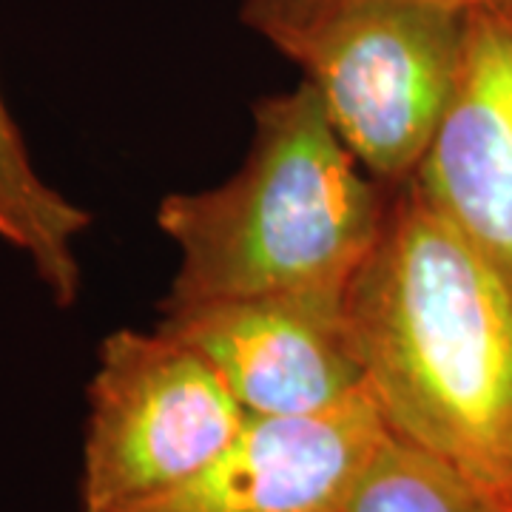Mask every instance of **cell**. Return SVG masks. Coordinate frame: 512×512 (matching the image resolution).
Wrapping results in <instances>:
<instances>
[{
    "instance_id": "1",
    "label": "cell",
    "mask_w": 512,
    "mask_h": 512,
    "mask_svg": "<svg viewBox=\"0 0 512 512\" xmlns=\"http://www.w3.org/2000/svg\"><path fill=\"white\" fill-rule=\"evenodd\" d=\"M345 322L387 427L512 512V291L413 180L393 185Z\"/></svg>"
},
{
    "instance_id": "2",
    "label": "cell",
    "mask_w": 512,
    "mask_h": 512,
    "mask_svg": "<svg viewBox=\"0 0 512 512\" xmlns=\"http://www.w3.org/2000/svg\"><path fill=\"white\" fill-rule=\"evenodd\" d=\"M390 194L342 143L308 80L259 100L237 174L160 202L157 225L180 251L163 308L345 296L382 237Z\"/></svg>"
},
{
    "instance_id": "3",
    "label": "cell",
    "mask_w": 512,
    "mask_h": 512,
    "mask_svg": "<svg viewBox=\"0 0 512 512\" xmlns=\"http://www.w3.org/2000/svg\"><path fill=\"white\" fill-rule=\"evenodd\" d=\"M467 12L424 0H345L256 35L302 69L373 180L407 183L456 86Z\"/></svg>"
},
{
    "instance_id": "4",
    "label": "cell",
    "mask_w": 512,
    "mask_h": 512,
    "mask_svg": "<svg viewBox=\"0 0 512 512\" xmlns=\"http://www.w3.org/2000/svg\"><path fill=\"white\" fill-rule=\"evenodd\" d=\"M248 419L220 373L177 336L114 330L89 382L80 512H123L174 490Z\"/></svg>"
},
{
    "instance_id": "5",
    "label": "cell",
    "mask_w": 512,
    "mask_h": 512,
    "mask_svg": "<svg viewBox=\"0 0 512 512\" xmlns=\"http://www.w3.org/2000/svg\"><path fill=\"white\" fill-rule=\"evenodd\" d=\"M160 313L157 328L197 350L248 416H311L367 390L345 296H239Z\"/></svg>"
},
{
    "instance_id": "6",
    "label": "cell",
    "mask_w": 512,
    "mask_h": 512,
    "mask_svg": "<svg viewBox=\"0 0 512 512\" xmlns=\"http://www.w3.org/2000/svg\"><path fill=\"white\" fill-rule=\"evenodd\" d=\"M387 430L370 390L311 416H251L200 473L123 512H348Z\"/></svg>"
},
{
    "instance_id": "7",
    "label": "cell",
    "mask_w": 512,
    "mask_h": 512,
    "mask_svg": "<svg viewBox=\"0 0 512 512\" xmlns=\"http://www.w3.org/2000/svg\"><path fill=\"white\" fill-rule=\"evenodd\" d=\"M410 180L512 291V3L467 12L456 86Z\"/></svg>"
},
{
    "instance_id": "8",
    "label": "cell",
    "mask_w": 512,
    "mask_h": 512,
    "mask_svg": "<svg viewBox=\"0 0 512 512\" xmlns=\"http://www.w3.org/2000/svg\"><path fill=\"white\" fill-rule=\"evenodd\" d=\"M0 211L9 222V245L29 256L55 305L72 308L80 293L74 242L92 214L40 180L12 114L0 97Z\"/></svg>"
},
{
    "instance_id": "9",
    "label": "cell",
    "mask_w": 512,
    "mask_h": 512,
    "mask_svg": "<svg viewBox=\"0 0 512 512\" xmlns=\"http://www.w3.org/2000/svg\"><path fill=\"white\" fill-rule=\"evenodd\" d=\"M348 512H507L439 456L387 430Z\"/></svg>"
},
{
    "instance_id": "10",
    "label": "cell",
    "mask_w": 512,
    "mask_h": 512,
    "mask_svg": "<svg viewBox=\"0 0 512 512\" xmlns=\"http://www.w3.org/2000/svg\"><path fill=\"white\" fill-rule=\"evenodd\" d=\"M345 0H245L242 6V20L259 32L262 26L274 23V20L299 18L325 6H336ZM424 3H439V6H450L458 12H473V9H487V6H501V3H512V0H424Z\"/></svg>"
},
{
    "instance_id": "11",
    "label": "cell",
    "mask_w": 512,
    "mask_h": 512,
    "mask_svg": "<svg viewBox=\"0 0 512 512\" xmlns=\"http://www.w3.org/2000/svg\"><path fill=\"white\" fill-rule=\"evenodd\" d=\"M0 239H3V242H9V222H6V217H3V211H0Z\"/></svg>"
}]
</instances>
